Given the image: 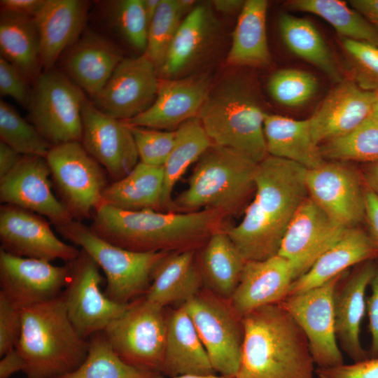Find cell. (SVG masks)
<instances>
[{
	"label": "cell",
	"instance_id": "26",
	"mask_svg": "<svg viewBox=\"0 0 378 378\" xmlns=\"http://www.w3.org/2000/svg\"><path fill=\"white\" fill-rule=\"evenodd\" d=\"M123 58L109 38L85 29L66 50L62 71L91 98L102 89Z\"/></svg>",
	"mask_w": 378,
	"mask_h": 378
},
{
	"label": "cell",
	"instance_id": "15",
	"mask_svg": "<svg viewBox=\"0 0 378 378\" xmlns=\"http://www.w3.org/2000/svg\"><path fill=\"white\" fill-rule=\"evenodd\" d=\"M309 196L337 223L348 228L365 220V186L360 174L340 162L307 169Z\"/></svg>",
	"mask_w": 378,
	"mask_h": 378
},
{
	"label": "cell",
	"instance_id": "31",
	"mask_svg": "<svg viewBox=\"0 0 378 378\" xmlns=\"http://www.w3.org/2000/svg\"><path fill=\"white\" fill-rule=\"evenodd\" d=\"M265 0H247L240 10L227 63L236 66L264 67L271 62L267 32Z\"/></svg>",
	"mask_w": 378,
	"mask_h": 378
},
{
	"label": "cell",
	"instance_id": "28",
	"mask_svg": "<svg viewBox=\"0 0 378 378\" xmlns=\"http://www.w3.org/2000/svg\"><path fill=\"white\" fill-rule=\"evenodd\" d=\"M162 374H216L192 321L183 305L167 317V333Z\"/></svg>",
	"mask_w": 378,
	"mask_h": 378
},
{
	"label": "cell",
	"instance_id": "53",
	"mask_svg": "<svg viewBox=\"0 0 378 378\" xmlns=\"http://www.w3.org/2000/svg\"><path fill=\"white\" fill-rule=\"evenodd\" d=\"M1 357L0 378H9L14 373L23 371L24 361L16 348L8 351Z\"/></svg>",
	"mask_w": 378,
	"mask_h": 378
},
{
	"label": "cell",
	"instance_id": "51",
	"mask_svg": "<svg viewBox=\"0 0 378 378\" xmlns=\"http://www.w3.org/2000/svg\"><path fill=\"white\" fill-rule=\"evenodd\" d=\"M365 221L368 233L378 248V197L365 185Z\"/></svg>",
	"mask_w": 378,
	"mask_h": 378
},
{
	"label": "cell",
	"instance_id": "5",
	"mask_svg": "<svg viewBox=\"0 0 378 378\" xmlns=\"http://www.w3.org/2000/svg\"><path fill=\"white\" fill-rule=\"evenodd\" d=\"M258 164L234 150L212 144L195 162L186 189L174 199V211L212 209L227 216L237 213L255 191Z\"/></svg>",
	"mask_w": 378,
	"mask_h": 378
},
{
	"label": "cell",
	"instance_id": "1",
	"mask_svg": "<svg viewBox=\"0 0 378 378\" xmlns=\"http://www.w3.org/2000/svg\"><path fill=\"white\" fill-rule=\"evenodd\" d=\"M307 169L267 155L258 164L254 197L241 222L225 232L245 260H262L278 254L286 229L309 196Z\"/></svg>",
	"mask_w": 378,
	"mask_h": 378
},
{
	"label": "cell",
	"instance_id": "37",
	"mask_svg": "<svg viewBox=\"0 0 378 378\" xmlns=\"http://www.w3.org/2000/svg\"><path fill=\"white\" fill-rule=\"evenodd\" d=\"M279 28L287 48L314 65L336 83L342 80L340 71L323 38L308 20L283 13Z\"/></svg>",
	"mask_w": 378,
	"mask_h": 378
},
{
	"label": "cell",
	"instance_id": "52",
	"mask_svg": "<svg viewBox=\"0 0 378 378\" xmlns=\"http://www.w3.org/2000/svg\"><path fill=\"white\" fill-rule=\"evenodd\" d=\"M44 0H1V11L34 17Z\"/></svg>",
	"mask_w": 378,
	"mask_h": 378
},
{
	"label": "cell",
	"instance_id": "22",
	"mask_svg": "<svg viewBox=\"0 0 378 378\" xmlns=\"http://www.w3.org/2000/svg\"><path fill=\"white\" fill-rule=\"evenodd\" d=\"M377 264L374 260L355 266L345 273L335 289L333 312L335 331L338 344L354 361L368 358L360 342L362 321L366 312V290L372 279Z\"/></svg>",
	"mask_w": 378,
	"mask_h": 378
},
{
	"label": "cell",
	"instance_id": "42",
	"mask_svg": "<svg viewBox=\"0 0 378 378\" xmlns=\"http://www.w3.org/2000/svg\"><path fill=\"white\" fill-rule=\"evenodd\" d=\"M186 13L178 0H162L150 22L145 54L155 65L158 72L162 67L174 37Z\"/></svg>",
	"mask_w": 378,
	"mask_h": 378
},
{
	"label": "cell",
	"instance_id": "44",
	"mask_svg": "<svg viewBox=\"0 0 378 378\" xmlns=\"http://www.w3.org/2000/svg\"><path fill=\"white\" fill-rule=\"evenodd\" d=\"M268 90L277 103L298 107L307 103L316 93L318 82L314 75L296 69L274 72L269 79Z\"/></svg>",
	"mask_w": 378,
	"mask_h": 378
},
{
	"label": "cell",
	"instance_id": "6",
	"mask_svg": "<svg viewBox=\"0 0 378 378\" xmlns=\"http://www.w3.org/2000/svg\"><path fill=\"white\" fill-rule=\"evenodd\" d=\"M265 114L247 85L228 77L210 90L197 118L213 144L234 150L259 163L268 155Z\"/></svg>",
	"mask_w": 378,
	"mask_h": 378
},
{
	"label": "cell",
	"instance_id": "21",
	"mask_svg": "<svg viewBox=\"0 0 378 378\" xmlns=\"http://www.w3.org/2000/svg\"><path fill=\"white\" fill-rule=\"evenodd\" d=\"M378 92L342 80L308 118L312 136L319 146L346 135L369 118Z\"/></svg>",
	"mask_w": 378,
	"mask_h": 378
},
{
	"label": "cell",
	"instance_id": "10",
	"mask_svg": "<svg viewBox=\"0 0 378 378\" xmlns=\"http://www.w3.org/2000/svg\"><path fill=\"white\" fill-rule=\"evenodd\" d=\"M51 177L74 220L90 217L108 186L106 172L80 141L52 146L46 156Z\"/></svg>",
	"mask_w": 378,
	"mask_h": 378
},
{
	"label": "cell",
	"instance_id": "25",
	"mask_svg": "<svg viewBox=\"0 0 378 378\" xmlns=\"http://www.w3.org/2000/svg\"><path fill=\"white\" fill-rule=\"evenodd\" d=\"M89 8L90 2L84 0H44L34 17L39 33L43 71L52 69L80 37Z\"/></svg>",
	"mask_w": 378,
	"mask_h": 378
},
{
	"label": "cell",
	"instance_id": "30",
	"mask_svg": "<svg viewBox=\"0 0 378 378\" xmlns=\"http://www.w3.org/2000/svg\"><path fill=\"white\" fill-rule=\"evenodd\" d=\"M264 134L268 155L293 162L307 169L326 162L312 136L308 118L296 120L266 113Z\"/></svg>",
	"mask_w": 378,
	"mask_h": 378
},
{
	"label": "cell",
	"instance_id": "33",
	"mask_svg": "<svg viewBox=\"0 0 378 378\" xmlns=\"http://www.w3.org/2000/svg\"><path fill=\"white\" fill-rule=\"evenodd\" d=\"M163 184V166L139 161L126 176L108 185L102 204L127 211H162Z\"/></svg>",
	"mask_w": 378,
	"mask_h": 378
},
{
	"label": "cell",
	"instance_id": "29",
	"mask_svg": "<svg viewBox=\"0 0 378 378\" xmlns=\"http://www.w3.org/2000/svg\"><path fill=\"white\" fill-rule=\"evenodd\" d=\"M202 282L195 249L169 252L156 266L144 298L163 308L181 306L200 292Z\"/></svg>",
	"mask_w": 378,
	"mask_h": 378
},
{
	"label": "cell",
	"instance_id": "8",
	"mask_svg": "<svg viewBox=\"0 0 378 378\" xmlns=\"http://www.w3.org/2000/svg\"><path fill=\"white\" fill-rule=\"evenodd\" d=\"M85 92L62 71H43L33 84L30 122L52 145L80 141Z\"/></svg>",
	"mask_w": 378,
	"mask_h": 378
},
{
	"label": "cell",
	"instance_id": "16",
	"mask_svg": "<svg viewBox=\"0 0 378 378\" xmlns=\"http://www.w3.org/2000/svg\"><path fill=\"white\" fill-rule=\"evenodd\" d=\"M82 127L80 143L114 181L139 162L130 126L104 113L87 97L82 106Z\"/></svg>",
	"mask_w": 378,
	"mask_h": 378
},
{
	"label": "cell",
	"instance_id": "54",
	"mask_svg": "<svg viewBox=\"0 0 378 378\" xmlns=\"http://www.w3.org/2000/svg\"><path fill=\"white\" fill-rule=\"evenodd\" d=\"M349 5L378 30V0H353Z\"/></svg>",
	"mask_w": 378,
	"mask_h": 378
},
{
	"label": "cell",
	"instance_id": "18",
	"mask_svg": "<svg viewBox=\"0 0 378 378\" xmlns=\"http://www.w3.org/2000/svg\"><path fill=\"white\" fill-rule=\"evenodd\" d=\"M0 241L1 248L10 254L49 262H69L80 251L59 239L42 216L10 204L0 208Z\"/></svg>",
	"mask_w": 378,
	"mask_h": 378
},
{
	"label": "cell",
	"instance_id": "4",
	"mask_svg": "<svg viewBox=\"0 0 378 378\" xmlns=\"http://www.w3.org/2000/svg\"><path fill=\"white\" fill-rule=\"evenodd\" d=\"M22 332L16 346L28 378H58L86 358L89 340L71 322L63 295L22 309Z\"/></svg>",
	"mask_w": 378,
	"mask_h": 378
},
{
	"label": "cell",
	"instance_id": "59",
	"mask_svg": "<svg viewBox=\"0 0 378 378\" xmlns=\"http://www.w3.org/2000/svg\"><path fill=\"white\" fill-rule=\"evenodd\" d=\"M172 378H234L233 377H226L220 374H210V375H197V374H183Z\"/></svg>",
	"mask_w": 378,
	"mask_h": 378
},
{
	"label": "cell",
	"instance_id": "17",
	"mask_svg": "<svg viewBox=\"0 0 378 378\" xmlns=\"http://www.w3.org/2000/svg\"><path fill=\"white\" fill-rule=\"evenodd\" d=\"M69 272V262L57 266L0 248V293L20 309L62 295Z\"/></svg>",
	"mask_w": 378,
	"mask_h": 378
},
{
	"label": "cell",
	"instance_id": "23",
	"mask_svg": "<svg viewBox=\"0 0 378 378\" xmlns=\"http://www.w3.org/2000/svg\"><path fill=\"white\" fill-rule=\"evenodd\" d=\"M211 90L206 76L160 80L153 104L135 118L130 126L169 130L197 118Z\"/></svg>",
	"mask_w": 378,
	"mask_h": 378
},
{
	"label": "cell",
	"instance_id": "40",
	"mask_svg": "<svg viewBox=\"0 0 378 378\" xmlns=\"http://www.w3.org/2000/svg\"><path fill=\"white\" fill-rule=\"evenodd\" d=\"M324 159L378 162V121L371 115L350 133L320 145Z\"/></svg>",
	"mask_w": 378,
	"mask_h": 378
},
{
	"label": "cell",
	"instance_id": "36",
	"mask_svg": "<svg viewBox=\"0 0 378 378\" xmlns=\"http://www.w3.org/2000/svg\"><path fill=\"white\" fill-rule=\"evenodd\" d=\"M175 132L174 147L163 166L162 211H174L172 195L176 183L213 144L197 117L186 121Z\"/></svg>",
	"mask_w": 378,
	"mask_h": 378
},
{
	"label": "cell",
	"instance_id": "58",
	"mask_svg": "<svg viewBox=\"0 0 378 378\" xmlns=\"http://www.w3.org/2000/svg\"><path fill=\"white\" fill-rule=\"evenodd\" d=\"M162 0H144V9L148 25L155 15Z\"/></svg>",
	"mask_w": 378,
	"mask_h": 378
},
{
	"label": "cell",
	"instance_id": "43",
	"mask_svg": "<svg viewBox=\"0 0 378 378\" xmlns=\"http://www.w3.org/2000/svg\"><path fill=\"white\" fill-rule=\"evenodd\" d=\"M105 8L108 23L133 48L144 53L148 23L144 0L109 1Z\"/></svg>",
	"mask_w": 378,
	"mask_h": 378
},
{
	"label": "cell",
	"instance_id": "9",
	"mask_svg": "<svg viewBox=\"0 0 378 378\" xmlns=\"http://www.w3.org/2000/svg\"><path fill=\"white\" fill-rule=\"evenodd\" d=\"M163 309L144 297L139 298L103 330L124 362L139 370L162 374L167 333Z\"/></svg>",
	"mask_w": 378,
	"mask_h": 378
},
{
	"label": "cell",
	"instance_id": "41",
	"mask_svg": "<svg viewBox=\"0 0 378 378\" xmlns=\"http://www.w3.org/2000/svg\"><path fill=\"white\" fill-rule=\"evenodd\" d=\"M0 139L22 155L46 158L52 146L30 122L3 99L0 101Z\"/></svg>",
	"mask_w": 378,
	"mask_h": 378
},
{
	"label": "cell",
	"instance_id": "7",
	"mask_svg": "<svg viewBox=\"0 0 378 378\" xmlns=\"http://www.w3.org/2000/svg\"><path fill=\"white\" fill-rule=\"evenodd\" d=\"M66 239L81 248L104 272L106 295L129 304L147 292L153 273L167 251L137 252L115 246L97 235L79 220L55 226Z\"/></svg>",
	"mask_w": 378,
	"mask_h": 378
},
{
	"label": "cell",
	"instance_id": "12",
	"mask_svg": "<svg viewBox=\"0 0 378 378\" xmlns=\"http://www.w3.org/2000/svg\"><path fill=\"white\" fill-rule=\"evenodd\" d=\"M62 293L68 316L78 333L88 340L120 316L129 304L115 302L102 290L103 277L95 261L84 251L69 262Z\"/></svg>",
	"mask_w": 378,
	"mask_h": 378
},
{
	"label": "cell",
	"instance_id": "20",
	"mask_svg": "<svg viewBox=\"0 0 378 378\" xmlns=\"http://www.w3.org/2000/svg\"><path fill=\"white\" fill-rule=\"evenodd\" d=\"M345 229L308 196L290 220L278 255L288 261L296 279L312 267Z\"/></svg>",
	"mask_w": 378,
	"mask_h": 378
},
{
	"label": "cell",
	"instance_id": "39",
	"mask_svg": "<svg viewBox=\"0 0 378 378\" xmlns=\"http://www.w3.org/2000/svg\"><path fill=\"white\" fill-rule=\"evenodd\" d=\"M85 360L76 370L58 378H164L160 373L137 369L114 351L103 331L89 339Z\"/></svg>",
	"mask_w": 378,
	"mask_h": 378
},
{
	"label": "cell",
	"instance_id": "24",
	"mask_svg": "<svg viewBox=\"0 0 378 378\" xmlns=\"http://www.w3.org/2000/svg\"><path fill=\"white\" fill-rule=\"evenodd\" d=\"M294 280L290 263L278 254L262 260L247 261L228 301L242 318L260 307L282 302L288 296Z\"/></svg>",
	"mask_w": 378,
	"mask_h": 378
},
{
	"label": "cell",
	"instance_id": "32",
	"mask_svg": "<svg viewBox=\"0 0 378 378\" xmlns=\"http://www.w3.org/2000/svg\"><path fill=\"white\" fill-rule=\"evenodd\" d=\"M1 56L34 84L43 72L38 30L33 17L1 11Z\"/></svg>",
	"mask_w": 378,
	"mask_h": 378
},
{
	"label": "cell",
	"instance_id": "3",
	"mask_svg": "<svg viewBox=\"0 0 378 378\" xmlns=\"http://www.w3.org/2000/svg\"><path fill=\"white\" fill-rule=\"evenodd\" d=\"M241 321V355L234 378H313L307 339L279 303L260 307Z\"/></svg>",
	"mask_w": 378,
	"mask_h": 378
},
{
	"label": "cell",
	"instance_id": "27",
	"mask_svg": "<svg viewBox=\"0 0 378 378\" xmlns=\"http://www.w3.org/2000/svg\"><path fill=\"white\" fill-rule=\"evenodd\" d=\"M377 257L378 248L368 232L358 227L346 228L312 267L293 281L288 296L321 286L349 268Z\"/></svg>",
	"mask_w": 378,
	"mask_h": 378
},
{
	"label": "cell",
	"instance_id": "50",
	"mask_svg": "<svg viewBox=\"0 0 378 378\" xmlns=\"http://www.w3.org/2000/svg\"><path fill=\"white\" fill-rule=\"evenodd\" d=\"M370 295L366 298V312L371 344L368 351V358L378 357V265L370 284Z\"/></svg>",
	"mask_w": 378,
	"mask_h": 378
},
{
	"label": "cell",
	"instance_id": "48",
	"mask_svg": "<svg viewBox=\"0 0 378 378\" xmlns=\"http://www.w3.org/2000/svg\"><path fill=\"white\" fill-rule=\"evenodd\" d=\"M22 309L0 293V356L16 348L22 332Z\"/></svg>",
	"mask_w": 378,
	"mask_h": 378
},
{
	"label": "cell",
	"instance_id": "55",
	"mask_svg": "<svg viewBox=\"0 0 378 378\" xmlns=\"http://www.w3.org/2000/svg\"><path fill=\"white\" fill-rule=\"evenodd\" d=\"M22 155L0 141V178L10 172L18 163Z\"/></svg>",
	"mask_w": 378,
	"mask_h": 378
},
{
	"label": "cell",
	"instance_id": "2",
	"mask_svg": "<svg viewBox=\"0 0 378 378\" xmlns=\"http://www.w3.org/2000/svg\"><path fill=\"white\" fill-rule=\"evenodd\" d=\"M227 216L203 209L192 212L127 211L100 204L90 228L100 237L137 252L195 249L216 232L224 229Z\"/></svg>",
	"mask_w": 378,
	"mask_h": 378
},
{
	"label": "cell",
	"instance_id": "45",
	"mask_svg": "<svg viewBox=\"0 0 378 378\" xmlns=\"http://www.w3.org/2000/svg\"><path fill=\"white\" fill-rule=\"evenodd\" d=\"M130 127L140 162L153 166H164L174 147L176 132L136 126Z\"/></svg>",
	"mask_w": 378,
	"mask_h": 378
},
{
	"label": "cell",
	"instance_id": "57",
	"mask_svg": "<svg viewBox=\"0 0 378 378\" xmlns=\"http://www.w3.org/2000/svg\"><path fill=\"white\" fill-rule=\"evenodd\" d=\"M244 4L241 0H214L212 4L215 9L220 13H231L241 10Z\"/></svg>",
	"mask_w": 378,
	"mask_h": 378
},
{
	"label": "cell",
	"instance_id": "49",
	"mask_svg": "<svg viewBox=\"0 0 378 378\" xmlns=\"http://www.w3.org/2000/svg\"><path fill=\"white\" fill-rule=\"evenodd\" d=\"M318 378H378V357L342 364L328 368H318Z\"/></svg>",
	"mask_w": 378,
	"mask_h": 378
},
{
	"label": "cell",
	"instance_id": "14",
	"mask_svg": "<svg viewBox=\"0 0 378 378\" xmlns=\"http://www.w3.org/2000/svg\"><path fill=\"white\" fill-rule=\"evenodd\" d=\"M158 73L145 53L123 58L102 89L90 99L104 113L130 120L154 102L160 81Z\"/></svg>",
	"mask_w": 378,
	"mask_h": 378
},
{
	"label": "cell",
	"instance_id": "56",
	"mask_svg": "<svg viewBox=\"0 0 378 378\" xmlns=\"http://www.w3.org/2000/svg\"><path fill=\"white\" fill-rule=\"evenodd\" d=\"M360 175L364 185L378 197V162L366 164Z\"/></svg>",
	"mask_w": 378,
	"mask_h": 378
},
{
	"label": "cell",
	"instance_id": "60",
	"mask_svg": "<svg viewBox=\"0 0 378 378\" xmlns=\"http://www.w3.org/2000/svg\"><path fill=\"white\" fill-rule=\"evenodd\" d=\"M371 116L378 121V97L374 105Z\"/></svg>",
	"mask_w": 378,
	"mask_h": 378
},
{
	"label": "cell",
	"instance_id": "34",
	"mask_svg": "<svg viewBox=\"0 0 378 378\" xmlns=\"http://www.w3.org/2000/svg\"><path fill=\"white\" fill-rule=\"evenodd\" d=\"M225 228L214 232L204 244L200 270L203 281L211 292L229 300L239 284L246 261L226 233Z\"/></svg>",
	"mask_w": 378,
	"mask_h": 378
},
{
	"label": "cell",
	"instance_id": "38",
	"mask_svg": "<svg viewBox=\"0 0 378 378\" xmlns=\"http://www.w3.org/2000/svg\"><path fill=\"white\" fill-rule=\"evenodd\" d=\"M288 6L309 13L328 22L343 38L378 46V30L351 6L339 0H293Z\"/></svg>",
	"mask_w": 378,
	"mask_h": 378
},
{
	"label": "cell",
	"instance_id": "47",
	"mask_svg": "<svg viewBox=\"0 0 378 378\" xmlns=\"http://www.w3.org/2000/svg\"><path fill=\"white\" fill-rule=\"evenodd\" d=\"M33 84L14 65L0 57V94L10 97L27 108Z\"/></svg>",
	"mask_w": 378,
	"mask_h": 378
},
{
	"label": "cell",
	"instance_id": "19",
	"mask_svg": "<svg viewBox=\"0 0 378 378\" xmlns=\"http://www.w3.org/2000/svg\"><path fill=\"white\" fill-rule=\"evenodd\" d=\"M50 177L46 158L22 155L15 167L0 178V200L46 216L55 226L66 223L74 219L53 194Z\"/></svg>",
	"mask_w": 378,
	"mask_h": 378
},
{
	"label": "cell",
	"instance_id": "13",
	"mask_svg": "<svg viewBox=\"0 0 378 378\" xmlns=\"http://www.w3.org/2000/svg\"><path fill=\"white\" fill-rule=\"evenodd\" d=\"M346 272L321 286L290 295L279 303L304 333L318 368L344 363L335 331L333 295L337 283Z\"/></svg>",
	"mask_w": 378,
	"mask_h": 378
},
{
	"label": "cell",
	"instance_id": "11",
	"mask_svg": "<svg viewBox=\"0 0 378 378\" xmlns=\"http://www.w3.org/2000/svg\"><path fill=\"white\" fill-rule=\"evenodd\" d=\"M213 293H199L182 305L192 321L218 374L235 377L244 337L241 318L230 302Z\"/></svg>",
	"mask_w": 378,
	"mask_h": 378
},
{
	"label": "cell",
	"instance_id": "46",
	"mask_svg": "<svg viewBox=\"0 0 378 378\" xmlns=\"http://www.w3.org/2000/svg\"><path fill=\"white\" fill-rule=\"evenodd\" d=\"M342 43L356 65V83L378 92V46L348 38H343Z\"/></svg>",
	"mask_w": 378,
	"mask_h": 378
},
{
	"label": "cell",
	"instance_id": "35",
	"mask_svg": "<svg viewBox=\"0 0 378 378\" xmlns=\"http://www.w3.org/2000/svg\"><path fill=\"white\" fill-rule=\"evenodd\" d=\"M214 23L204 6H196L181 23L160 72L166 78L182 73L200 56L209 41Z\"/></svg>",
	"mask_w": 378,
	"mask_h": 378
}]
</instances>
